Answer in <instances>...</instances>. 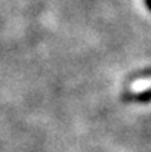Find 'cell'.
I'll list each match as a JSON object with an SVG mask.
<instances>
[{"mask_svg": "<svg viewBox=\"0 0 151 152\" xmlns=\"http://www.w3.org/2000/svg\"><path fill=\"white\" fill-rule=\"evenodd\" d=\"M124 101L127 102H136V103H148L151 102V89L148 90H142L139 93H130V95H126L123 96Z\"/></svg>", "mask_w": 151, "mask_h": 152, "instance_id": "cell-1", "label": "cell"}, {"mask_svg": "<svg viewBox=\"0 0 151 152\" xmlns=\"http://www.w3.org/2000/svg\"><path fill=\"white\" fill-rule=\"evenodd\" d=\"M144 4H145V7L151 12V0H144Z\"/></svg>", "mask_w": 151, "mask_h": 152, "instance_id": "cell-2", "label": "cell"}]
</instances>
